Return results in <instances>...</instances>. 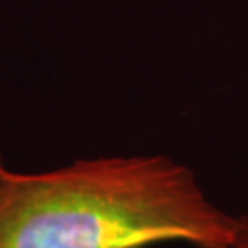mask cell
<instances>
[{"label": "cell", "mask_w": 248, "mask_h": 248, "mask_svg": "<svg viewBox=\"0 0 248 248\" xmlns=\"http://www.w3.org/2000/svg\"><path fill=\"white\" fill-rule=\"evenodd\" d=\"M237 219L162 155L0 169V248H224Z\"/></svg>", "instance_id": "obj_1"}, {"label": "cell", "mask_w": 248, "mask_h": 248, "mask_svg": "<svg viewBox=\"0 0 248 248\" xmlns=\"http://www.w3.org/2000/svg\"><path fill=\"white\" fill-rule=\"evenodd\" d=\"M224 248H248V213L239 215L235 235Z\"/></svg>", "instance_id": "obj_2"}, {"label": "cell", "mask_w": 248, "mask_h": 248, "mask_svg": "<svg viewBox=\"0 0 248 248\" xmlns=\"http://www.w3.org/2000/svg\"><path fill=\"white\" fill-rule=\"evenodd\" d=\"M4 166H6V164H4V156H2V151H0V169L4 168Z\"/></svg>", "instance_id": "obj_3"}]
</instances>
